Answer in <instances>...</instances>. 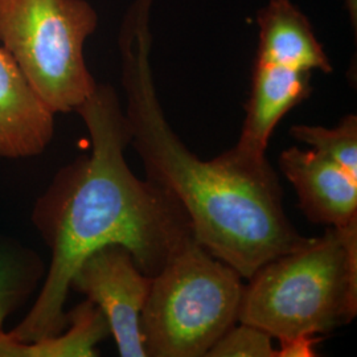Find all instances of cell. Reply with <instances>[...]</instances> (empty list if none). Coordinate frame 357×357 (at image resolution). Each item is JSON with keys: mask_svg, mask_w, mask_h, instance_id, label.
Returning <instances> with one entry per match:
<instances>
[{"mask_svg": "<svg viewBox=\"0 0 357 357\" xmlns=\"http://www.w3.org/2000/svg\"><path fill=\"white\" fill-rule=\"evenodd\" d=\"M347 6H348V11H349V16H351V23L356 28L357 0H347Z\"/></svg>", "mask_w": 357, "mask_h": 357, "instance_id": "cell-16", "label": "cell"}, {"mask_svg": "<svg viewBox=\"0 0 357 357\" xmlns=\"http://www.w3.org/2000/svg\"><path fill=\"white\" fill-rule=\"evenodd\" d=\"M76 113L89 131L91 153L63 167L33 205L31 218L51 250V264L33 306L8 332L19 342L64 331L70 280L97 249L125 246L153 278L195 238L178 199L150 178H137L128 166L131 135L114 89L97 84Z\"/></svg>", "mask_w": 357, "mask_h": 357, "instance_id": "cell-1", "label": "cell"}, {"mask_svg": "<svg viewBox=\"0 0 357 357\" xmlns=\"http://www.w3.org/2000/svg\"><path fill=\"white\" fill-rule=\"evenodd\" d=\"M66 331L35 342H19L0 331V357H94L110 335L102 311L86 299L66 314Z\"/></svg>", "mask_w": 357, "mask_h": 357, "instance_id": "cell-11", "label": "cell"}, {"mask_svg": "<svg viewBox=\"0 0 357 357\" xmlns=\"http://www.w3.org/2000/svg\"><path fill=\"white\" fill-rule=\"evenodd\" d=\"M151 281L128 249L116 243L88 255L70 280V289L102 311L122 357H146L141 315Z\"/></svg>", "mask_w": 357, "mask_h": 357, "instance_id": "cell-6", "label": "cell"}, {"mask_svg": "<svg viewBox=\"0 0 357 357\" xmlns=\"http://www.w3.org/2000/svg\"><path fill=\"white\" fill-rule=\"evenodd\" d=\"M311 72L255 63L246 116L230 153L241 163H268V139L282 118L311 94Z\"/></svg>", "mask_w": 357, "mask_h": 357, "instance_id": "cell-8", "label": "cell"}, {"mask_svg": "<svg viewBox=\"0 0 357 357\" xmlns=\"http://www.w3.org/2000/svg\"><path fill=\"white\" fill-rule=\"evenodd\" d=\"M259 44L255 63L331 73L332 65L308 19L290 0H268L258 13Z\"/></svg>", "mask_w": 357, "mask_h": 357, "instance_id": "cell-10", "label": "cell"}, {"mask_svg": "<svg viewBox=\"0 0 357 357\" xmlns=\"http://www.w3.org/2000/svg\"><path fill=\"white\" fill-rule=\"evenodd\" d=\"M240 323V321H238ZM273 336L246 323L233 326L206 354L209 357H277Z\"/></svg>", "mask_w": 357, "mask_h": 357, "instance_id": "cell-14", "label": "cell"}, {"mask_svg": "<svg viewBox=\"0 0 357 357\" xmlns=\"http://www.w3.org/2000/svg\"><path fill=\"white\" fill-rule=\"evenodd\" d=\"M290 132L296 141L311 146L312 150L331 159L357 178L356 115H345L336 128L295 125Z\"/></svg>", "mask_w": 357, "mask_h": 357, "instance_id": "cell-13", "label": "cell"}, {"mask_svg": "<svg viewBox=\"0 0 357 357\" xmlns=\"http://www.w3.org/2000/svg\"><path fill=\"white\" fill-rule=\"evenodd\" d=\"M319 342L318 336H299L280 342L277 357L315 356V344Z\"/></svg>", "mask_w": 357, "mask_h": 357, "instance_id": "cell-15", "label": "cell"}, {"mask_svg": "<svg viewBox=\"0 0 357 357\" xmlns=\"http://www.w3.org/2000/svg\"><path fill=\"white\" fill-rule=\"evenodd\" d=\"M280 167L310 221L337 229L357 224V178L343 167L312 149L298 147L281 153Z\"/></svg>", "mask_w": 357, "mask_h": 357, "instance_id": "cell-7", "label": "cell"}, {"mask_svg": "<svg viewBox=\"0 0 357 357\" xmlns=\"http://www.w3.org/2000/svg\"><path fill=\"white\" fill-rule=\"evenodd\" d=\"M45 273L38 253L0 237V331L8 317L26 305Z\"/></svg>", "mask_w": 357, "mask_h": 357, "instance_id": "cell-12", "label": "cell"}, {"mask_svg": "<svg viewBox=\"0 0 357 357\" xmlns=\"http://www.w3.org/2000/svg\"><path fill=\"white\" fill-rule=\"evenodd\" d=\"M98 26L86 0H0V43L52 113H70L97 82L84 44Z\"/></svg>", "mask_w": 357, "mask_h": 357, "instance_id": "cell-5", "label": "cell"}, {"mask_svg": "<svg viewBox=\"0 0 357 357\" xmlns=\"http://www.w3.org/2000/svg\"><path fill=\"white\" fill-rule=\"evenodd\" d=\"M54 135V113L13 56L0 47V158L26 159L44 153Z\"/></svg>", "mask_w": 357, "mask_h": 357, "instance_id": "cell-9", "label": "cell"}, {"mask_svg": "<svg viewBox=\"0 0 357 357\" xmlns=\"http://www.w3.org/2000/svg\"><path fill=\"white\" fill-rule=\"evenodd\" d=\"M153 0H135L119 35L130 144L147 178L172 193L196 241L249 280L270 259L306 243L283 209V191L268 163H241L229 150L202 160L165 118L153 86L149 28Z\"/></svg>", "mask_w": 357, "mask_h": 357, "instance_id": "cell-2", "label": "cell"}, {"mask_svg": "<svg viewBox=\"0 0 357 357\" xmlns=\"http://www.w3.org/2000/svg\"><path fill=\"white\" fill-rule=\"evenodd\" d=\"M248 281L238 321L278 342L343 327L357 314V224L307 238Z\"/></svg>", "mask_w": 357, "mask_h": 357, "instance_id": "cell-3", "label": "cell"}, {"mask_svg": "<svg viewBox=\"0 0 357 357\" xmlns=\"http://www.w3.org/2000/svg\"><path fill=\"white\" fill-rule=\"evenodd\" d=\"M243 277L195 238L151 281L141 332L146 356H206L238 323Z\"/></svg>", "mask_w": 357, "mask_h": 357, "instance_id": "cell-4", "label": "cell"}]
</instances>
